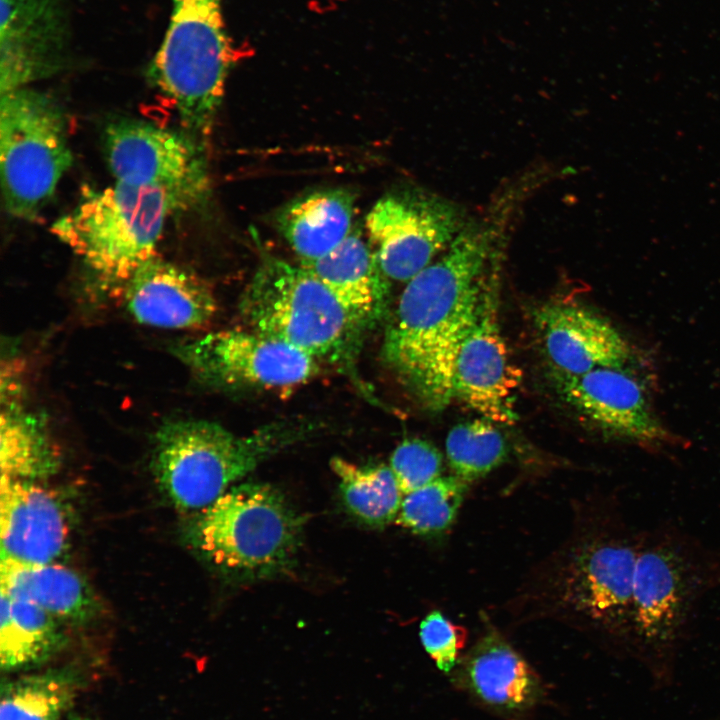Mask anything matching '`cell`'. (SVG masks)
Wrapping results in <instances>:
<instances>
[{"label":"cell","mask_w":720,"mask_h":720,"mask_svg":"<svg viewBox=\"0 0 720 720\" xmlns=\"http://www.w3.org/2000/svg\"><path fill=\"white\" fill-rule=\"evenodd\" d=\"M494 226L466 223L440 257L406 283L386 329L385 361L435 411L453 400V364L489 283Z\"/></svg>","instance_id":"1"},{"label":"cell","mask_w":720,"mask_h":720,"mask_svg":"<svg viewBox=\"0 0 720 720\" xmlns=\"http://www.w3.org/2000/svg\"><path fill=\"white\" fill-rule=\"evenodd\" d=\"M639 547L594 512L577 511L569 536L530 572L510 601L512 615L630 636Z\"/></svg>","instance_id":"2"},{"label":"cell","mask_w":720,"mask_h":720,"mask_svg":"<svg viewBox=\"0 0 720 720\" xmlns=\"http://www.w3.org/2000/svg\"><path fill=\"white\" fill-rule=\"evenodd\" d=\"M316 430L312 422L284 420L236 435L209 420L168 421L154 436L153 474L170 503L193 513L213 503L264 460Z\"/></svg>","instance_id":"3"},{"label":"cell","mask_w":720,"mask_h":720,"mask_svg":"<svg viewBox=\"0 0 720 720\" xmlns=\"http://www.w3.org/2000/svg\"><path fill=\"white\" fill-rule=\"evenodd\" d=\"M304 519L266 483L231 486L184 524L185 543L211 568L235 580L287 573L302 542Z\"/></svg>","instance_id":"4"},{"label":"cell","mask_w":720,"mask_h":720,"mask_svg":"<svg viewBox=\"0 0 720 720\" xmlns=\"http://www.w3.org/2000/svg\"><path fill=\"white\" fill-rule=\"evenodd\" d=\"M239 312L248 330L319 362L348 361L363 329L313 273L271 255L262 257Z\"/></svg>","instance_id":"5"},{"label":"cell","mask_w":720,"mask_h":720,"mask_svg":"<svg viewBox=\"0 0 720 720\" xmlns=\"http://www.w3.org/2000/svg\"><path fill=\"white\" fill-rule=\"evenodd\" d=\"M176 211L172 200L158 189L116 182L85 191L51 231L82 259L103 289L121 290L156 255L165 222Z\"/></svg>","instance_id":"6"},{"label":"cell","mask_w":720,"mask_h":720,"mask_svg":"<svg viewBox=\"0 0 720 720\" xmlns=\"http://www.w3.org/2000/svg\"><path fill=\"white\" fill-rule=\"evenodd\" d=\"M233 50L221 0H172L168 29L147 70L184 129L204 138L224 95Z\"/></svg>","instance_id":"7"},{"label":"cell","mask_w":720,"mask_h":720,"mask_svg":"<svg viewBox=\"0 0 720 720\" xmlns=\"http://www.w3.org/2000/svg\"><path fill=\"white\" fill-rule=\"evenodd\" d=\"M73 163L62 107L24 87L1 94L0 171L6 211L33 220Z\"/></svg>","instance_id":"8"},{"label":"cell","mask_w":720,"mask_h":720,"mask_svg":"<svg viewBox=\"0 0 720 720\" xmlns=\"http://www.w3.org/2000/svg\"><path fill=\"white\" fill-rule=\"evenodd\" d=\"M103 144L116 182L158 189L177 211L207 200L210 181L202 138L186 130L119 119L106 126Z\"/></svg>","instance_id":"9"},{"label":"cell","mask_w":720,"mask_h":720,"mask_svg":"<svg viewBox=\"0 0 720 720\" xmlns=\"http://www.w3.org/2000/svg\"><path fill=\"white\" fill-rule=\"evenodd\" d=\"M369 243L388 280L409 282L464 228L456 205L417 188L386 193L366 217Z\"/></svg>","instance_id":"10"},{"label":"cell","mask_w":720,"mask_h":720,"mask_svg":"<svg viewBox=\"0 0 720 720\" xmlns=\"http://www.w3.org/2000/svg\"><path fill=\"white\" fill-rule=\"evenodd\" d=\"M176 357L206 384L227 389H289L317 375L320 362L251 330H222L184 341Z\"/></svg>","instance_id":"11"},{"label":"cell","mask_w":720,"mask_h":720,"mask_svg":"<svg viewBox=\"0 0 720 720\" xmlns=\"http://www.w3.org/2000/svg\"><path fill=\"white\" fill-rule=\"evenodd\" d=\"M495 280L488 283L477 317L458 347L451 393L483 418L511 425L518 419L515 403L522 372L501 333Z\"/></svg>","instance_id":"12"},{"label":"cell","mask_w":720,"mask_h":720,"mask_svg":"<svg viewBox=\"0 0 720 720\" xmlns=\"http://www.w3.org/2000/svg\"><path fill=\"white\" fill-rule=\"evenodd\" d=\"M70 40L67 0H1V94L64 71Z\"/></svg>","instance_id":"13"},{"label":"cell","mask_w":720,"mask_h":720,"mask_svg":"<svg viewBox=\"0 0 720 720\" xmlns=\"http://www.w3.org/2000/svg\"><path fill=\"white\" fill-rule=\"evenodd\" d=\"M692 572L680 549L657 542L639 547L632 589L630 637L649 649L679 635L693 591Z\"/></svg>","instance_id":"14"},{"label":"cell","mask_w":720,"mask_h":720,"mask_svg":"<svg viewBox=\"0 0 720 720\" xmlns=\"http://www.w3.org/2000/svg\"><path fill=\"white\" fill-rule=\"evenodd\" d=\"M623 367L578 376H556L561 397L608 435L639 444L664 442L668 433L653 413L641 384Z\"/></svg>","instance_id":"15"},{"label":"cell","mask_w":720,"mask_h":720,"mask_svg":"<svg viewBox=\"0 0 720 720\" xmlns=\"http://www.w3.org/2000/svg\"><path fill=\"white\" fill-rule=\"evenodd\" d=\"M555 375L578 376L602 367H624L631 347L606 319L575 303L549 302L534 312Z\"/></svg>","instance_id":"16"},{"label":"cell","mask_w":720,"mask_h":720,"mask_svg":"<svg viewBox=\"0 0 720 720\" xmlns=\"http://www.w3.org/2000/svg\"><path fill=\"white\" fill-rule=\"evenodd\" d=\"M120 291L132 317L157 328H200L217 310L213 292L200 277L157 255L144 263Z\"/></svg>","instance_id":"17"},{"label":"cell","mask_w":720,"mask_h":720,"mask_svg":"<svg viewBox=\"0 0 720 720\" xmlns=\"http://www.w3.org/2000/svg\"><path fill=\"white\" fill-rule=\"evenodd\" d=\"M1 559L52 563L66 550L69 524L64 506L34 481L1 476Z\"/></svg>","instance_id":"18"},{"label":"cell","mask_w":720,"mask_h":720,"mask_svg":"<svg viewBox=\"0 0 720 720\" xmlns=\"http://www.w3.org/2000/svg\"><path fill=\"white\" fill-rule=\"evenodd\" d=\"M336 297L363 328L384 312L388 279L361 231L351 234L336 248L313 260H300Z\"/></svg>","instance_id":"19"},{"label":"cell","mask_w":720,"mask_h":720,"mask_svg":"<svg viewBox=\"0 0 720 720\" xmlns=\"http://www.w3.org/2000/svg\"><path fill=\"white\" fill-rule=\"evenodd\" d=\"M354 204L353 194L343 188L309 192L282 207L276 225L300 260H313L351 234Z\"/></svg>","instance_id":"20"},{"label":"cell","mask_w":720,"mask_h":720,"mask_svg":"<svg viewBox=\"0 0 720 720\" xmlns=\"http://www.w3.org/2000/svg\"><path fill=\"white\" fill-rule=\"evenodd\" d=\"M463 672L474 695L506 711L529 707L540 692L536 673L494 630H488L469 651Z\"/></svg>","instance_id":"21"},{"label":"cell","mask_w":720,"mask_h":720,"mask_svg":"<svg viewBox=\"0 0 720 720\" xmlns=\"http://www.w3.org/2000/svg\"><path fill=\"white\" fill-rule=\"evenodd\" d=\"M1 592L32 602L57 620L82 623L95 616L97 601L86 582L55 562L27 564L1 559Z\"/></svg>","instance_id":"22"},{"label":"cell","mask_w":720,"mask_h":720,"mask_svg":"<svg viewBox=\"0 0 720 720\" xmlns=\"http://www.w3.org/2000/svg\"><path fill=\"white\" fill-rule=\"evenodd\" d=\"M56 620L36 604L1 592V669H27L49 659L64 642Z\"/></svg>","instance_id":"23"},{"label":"cell","mask_w":720,"mask_h":720,"mask_svg":"<svg viewBox=\"0 0 720 720\" xmlns=\"http://www.w3.org/2000/svg\"><path fill=\"white\" fill-rule=\"evenodd\" d=\"M0 465L2 476L29 481L49 477L59 466L45 421L18 401L2 403Z\"/></svg>","instance_id":"24"},{"label":"cell","mask_w":720,"mask_h":720,"mask_svg":"<svg viewBox=\"0 0 720 720\" xmlns=\"http://www.w3.org/2000/svg\"><path fill=\"white\" fill-rule=\"evenodd\" d=\"M79 687L80 678L71 668L3 680L0 720H59Z\"/></svg>","instance_id":"25"},{"label":"cell","mask_w":720,"mask_h":720,"mask_svg":"<svg viewBox=\"0 0 720 720\" xmlns=\"http://www.w3.org/2000/svg\"><path fill=\"white\" fill-rule=\"evenodd\" d=\"M330 466L339 478L345 506L354 517L377 528L396 520L403 493L390 466H360L340 457L332 458Z\"/></svg>","instance_id":"26"},{"label":"cell","mask_w":720,"mask_h":720,"mask_svg":"<svg viewBox=\"0 0 720 720\" xmlns=\"http://www.w3.org/2000/svg\"><path fill=\"white\" fill-rule=\"evenodd\" d=\"M445 450L454 475L469 483L503 464L509 456L504 435L485 418L455 425L446 437Z\"/></svg>","instance_id":"27"},{"label":"cell","mask_w":720,"mask_h":720,"mask_svg":"<svg viewBox=\"0 0 720 720\" xmlns=\"http://www.w3.org/2000/svg\"><path fill=\"white\" fill-rule=\"evenodd\" d=\"M469 482L456 475L440 476L405 495L397 523L420 536H437L454 523Z\"/></svg>","instance_id":"28"},{"label":"cell","mask_w":720,"mask_h":720,"mask_svg":"<svg viewBox=\"0 0 720 720\" xmlns=\"http://www.w3.org/2000/svg\"><path fill=\"white\" fill-rule=\"evenodd\" d=\"M390 468L403 495H407L441 476L443 456L426 440L406 439L392 453Z\"/></svg>","instance_id":"29"},{"label":"cell","mask_w":720,"mask_h":720,"mask_svg":"<svg viewBox=\"0 0 720 720\" xmlns=\"http://www.w3.org/2000/svg\"><path fill=\"white\" fill-rule=\"evenodd\" d=\"M419 635L424 649L437 667L442 672H450L465 642L464 629L435 610L421 622Z\"/></svg>","instance_id":"30"},{"label":"cell","mask_w":720,"mask_h":720,"mask_svg":"<svg viewBox=\"0 0 720 720\" xmlns=\"http://www.w3.org/2000/svg\"><path fill=\"white\" fill-rule=\"evenodd\" d=\"M69 720H88L87 718L78 716V715H72L69 717Z\"/></svg>","instance_id":"31"}]
</instances>
